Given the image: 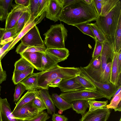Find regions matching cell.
<instances>
[{
  "mask_svg": "<svg viewBox=\"0 0 121 121\" xmlns=\"http://www.w3.org/2000/svg\"><path fill=\"white\" fill-rule=\"evenodd\" d=\"M52 98L55 106L60 110L64 111L72 108L70 103L66 101L56 93L52 94Z\"/></svg>",
  "mask_w": 121,
  "mask_h": 121,
  "instance_id": "obj_23",
  "label": "cell"
},
{
  "mask_svg": "<svg viewBox=\"0 0 121 121\" xmlns=\"http://www.w3.org/2000/svg\"><path fill=\"white\" fill-rule=\"evenodd\" d=\"M26 90L25 86L21 83H19L16 85L14 95V101L15 102L18 101L22 95Z\"/></svg>",
  "mask_w": 121,
  "mask_h": 121,
  "instance_id": "obj_40",
  "label": "cell"
},
{
  "mask_svg": "<svg viewBox=\"0 0 121 121\" xmlns=\"http://www.w3.org/2000/svg\"><path fill=\"white\" fill-rule=\"evenodd\" d=\"M5 30V28H3L2 29L0 30V47H2L3 46H1L0 45V44Z\"/></svg>",
  "mask_w": 121,
  "mask_h": 121,
  "instance_id": "obj_54",
  "label": "cell"
},
{
  "mask_svg": "<svg viewBox=\"0 0 121 121\" xmlns=\"http://www.w3.org/2000/svg\"><path fill=\"white\" fill-rule=\"evenodd\" d=\"M119 121H121V117L119 120Z\"/></svg>",
  "mask_w": 121,
  "mask_h": 121,
  "instance_id": "obj_60",
  "label": "cell"
},
{
  "mask_svg": "<svg viewBox=\"0 0 121 121\" xmlns=\"http://www.w3.org/2000/svg\"><path fill=\"white\" fill-rule=\"evenodd\" d=\"M59 111H58V113L59 114H61H61H62V113L63 112L62 110H59Z\"/></svg>",
  "mask_w": 121,
  "mask_h": 121,
  "instance_id": "obj_59",
  "label": "cell"
},
{
  "mask_svg": "<svg viewBox=\"0 0 121 121\" xmlns=\"http://www.w3.org/2000/svg\"><path fill=\"white\" fill-rule=\"evenodd\" d=\"M97 16L92 3L88 4L84 0H75L64 7L59 20L75 26L96 20Z\"/></svg>",
  "mask_w": 121,
  "mask_h": 121,
  "instance_id": "obj_1",
  "label": "cell"
},
{
  "mask_svg": "<svg viewBox=\"0 0 121 121\" xmlns=\"http://www.w3.org/2000/svg\"><path fill=\"white\" fill-rule=\"evenodd\" d=\"M118 53H115L111 61L110 82L117 87L119 76L117 65Z\"/></svg>",
  "mask_w": 121,
  "mask_h": 121,
  "instance_id": "obj_20",
  "label": "cell"
},
{
  "mask_svg": "<svg viewBox=\"0 0 121 121\" xmlns=\"http://www.w3.org/2000/svg\"><path fill=\"white\" fill-rule=\"evenodd\" d=\"M92 1L98 16H99L101 13L102 8V0H92Z\"/></svg>",
  "mask_w": 121,
  "mask_h": 121,
  "instance_id": "obj_46",
  "label": "cell"
},
{
  "mask_svg": "<svg viewBox=\"0 0 121 121\" xmlns=\"http://www.w3.org/2000/svg\"><path fill=\"white\" fill-rule=\"evenodd\" d=\"M3 28H1L0 27V30H1Z\"/></svg>",
  "mask_w": 121,
  "mask_h": 121,
  "instance_id": "obj_61",
  "label": "cell"
},
{
  "mask_svg": "<svg viewBox=\"0 0 121 121\" xmlns=\"http://www.w3.org/2000/svg\"><path fill=\"white\" fill-rule=\"evenodd\" d=\"M87 102L89 105V112L106 108L108 103L107 100L101 101H96L95 99L88 100Z\"/></svg>",
  "mask_w": 121,
  "mask_h": 121,
  "instance_id": "obj_35",
  "label": "cell"
},
{
  "mask_svg": "<svg viewBox=\"0 0 121 121\" xmlns=\"http://www.w3.org/2000/svg\"><path fill=\"white\" fill-rule=\"evenodd\" d=\"M62 79L61 78H58L53 80L48 84V87L53 88L58 87Z\"/></svg>",
  "mask_w": 121,
  "mask_h": 121,
  "instance_id": "obj_48",
  "label": "cell"
},
{
  "mask_svg": "<svg viewBox=\"0 0 121 121\" xmlns=\"http://www.w3.org/2000/svg\"><path fill=\"white\" fill-rule=\"evenodd\" d=\"M20 54L22 57L25 59L31 64L34 68L42 71L41 53L24 52Z\"/></svg>",
  "mask_w": 121,
  "mask_h": 121,
  "instance_id": "obj_16",
  "label": "cell"
},
{
  "mask_svg": "<svg viewBox=\"0 0 121 121\" xmlns=\"http://www.w3.org/2000/svg\"><path fill=\"white\" fill-rule=\"evenodd\" d=\"M15 1L16 4L28 7L30 4V0H15Z\"/></svg>",
  "mask_w": 121,
  "mask_h": 121,
  "instance_id": "obj_49",
  "label": "cell"
},
{
  "mask_svg": "<svg viewBox=\"0 0 121 121\" xmlns=\"http://www.w3.org/2000/svg\"><path fill=\"white\" fill-rule=\"evenodd\" d=\"M1 87V86H0V88Z\"/></svg>",
  "mask_w": 121,
  "mask_h": 121,
  "instance_id": "obj_62",
  "label": "cell"
},
{
  "mask_svg": "<svg viewBox=\"0 0 121 121\" xmlns=\"http://www.w3.org/2000/svg\"><path fill=\"white\" fill-rule=\"evenodd\" d=\"M34 68L30 67L22 71L14 70L12 77V80L15 85H16L27 76L33 73Z\"/></svg>",
  "mask_w": 121,
  "mask_h": 121,
  "instance_id": "obj_25",
  "label": "cell"
},
{
  "mask_svg": "<svg viewBox=\"0 0 121 121\" xmlns=\"http://www.w3.org/2000/svg\"><path fill=\"white\" fill-rule=\"evenodd\" d=\"M40 73H33L26 77L20 83L25 86L26 90L40 89L38 84V78Z\"/></svg>",
  "mask_w": 121,
  "mask_h": 121,
  "instance_id": "obj_19",
  "label": "cell"
},
{
  "mask_svg": "<svg viewBox=\"0 0 121 121\" xmlns=\"http://www.w3.org/2000/svg\"><path fill=\"white\" fill-rule=\"evenodd\" d=\"M37 91L42 99L47 110V113L52 115L55 113L56 108L52 98L50 96L48 90L40 89Z\"/></svg>",
  "mask_w": 121,
  "mask_h": 121,
  "instance_id": "obj_18",
  "label": "cell"
},
{
  "mask_svg": "<svg viewBox=\"0 0 121 121\" xmlns=\"http://www.w3.org/2000/svg\"><path fill=\"white\" fill-rule=\"evenodd\" d=\"M39 2V0H30L28 8L31 15L33 18L40 17L38 16Z\"/></svg>",
  "mask_w": 121,
  "mask_h": 121,
  "instance_id": "obj_38",
  "label": "cell"
},
{
  "mask_svg": "<svg viewBox=\"0 0 121 121\" xmlns=\"http://www.w3.org/2000/svg\"><path fill=\"white\" fill-rule=\"evenodd\" d=\"M29 11L28 7L16 4L13 5L6 19L5 29L14 27L23 13Z\"/></svg>",
  "mask_w": 121,
  "mask_h": 121,
  "instance_id": "obj_10",
  "label": "cell"
},
{
  "mask_svg": "<svg viewBox=\"0 0 121 121\" xmlns=\"http://www.w3.org/2000/svg\"><path fill=\"white\" fill-rule=\"evenodd\" d=\"M68 31L62 24L52 25L44 34L43 42L46 48H65V41Z\"/></svg>",
  "mask_w": 121,
  "mask_h": 121,
  "instance_id": "obj_4",
  "label": "cell"
},
{
  "mask_svg": "<svg viewBox=\"0 0 121 121\" xmlns=\"http://www.w3.org/2000/svg\"><path fill=\"white\" fill-rule=\"evenodd\" d=\"M111 61L107 63L104 71L100 77L99 82L107 83L110 82V76Z\"/></svg>",
  "mask_w": 121,
  "mask_h": 121,
  "instance_id": "obj_37",
  "label": "cell"
},
{
  "mask_svg": "<svg viewBox=\"0 0 121 121\" xmlns=\"http://www.w3.org/2000/svg\"><path fill=\"white\" fill-rule=\"evenodd\" d=\"M14 66V70L20 71L25 70L30 67H34L28 61L22 57L15 62Z\"/></svg>",
  "mask_w": 121,
  "mask_h": 121,
  "instance_id": "obj_34",
  "label": "cell"
},
{
  "mask_svg": "<svg viewBox=\"0 0 121 121\" xmlns=\"http://www.w3.org/2000/svg\"><path fill=\"white\" fill-rule=\"evenodd\" d=\"M20 40L23 44L27 46L45 47L40 36L38 29L35 25L30 29Z\"/></svg>",
  "mask_w": 121,
  "mask_h": 121,
  "instance_id": "obj_9",
  "label": "cell"
},
{
  "mask_svg": "<svg viewBox=\"0 0 121 121\" xmlns=\"http://www.w3.org/2000/svg\"><path fill=\"white\" fill-rule=\"evenodd\" d=\"M74 0H63L64 7L69 4Z\"/></svg>",
  "mask_w": 121,
  "mask_h": 121,
  "instance_id": "obj_53",
  "label": "cell"
},
{
  "mask_svg": "<svg viewBox=\"0 0 121 121\" xmlns=\"http://www.w3.org/2000/svg\"><path fill=\"white\" fill-rule=\"evenodd\" d=\"M58 87L63 92L86 89L77 82L76 77L62 80Z\"/></svg>",
  "mask_w": 121,
  "mask_h": 121,
  "instance_id": "obj_14",
  "label": "cell"
},
{
  "mask_svg": "<svg viewBox=\"0 0 121 121\" xmlns=\"http://www.w3.org/2000/svg\"><path fill=\"white\" fill-rule=\"evenodd\" d=\"M121 91L112 98L109 104L106 106L108 109H113L115 112L121 111Z\"/></svg>",
  "mask_w": 121,
  "mask_h": 121,
  "instance_id": "obj_33",
  "label": "cell"
},
{
  "mask_svg": "<svg viewBox=\"0 0 121 121\" xmlns=\"http://www.w3.org/2000/svg\"><path fill=\"white\" fill-rule=\"evenodd\" d=\"M0 108L2 117L4 121H21L14 117L6 98L2 99L0 97Z\"/></svg>",
  "mask_w": 121,
  "mask_h": 121,
  "instance_id": "obj_17",
  "label": "cell"
},
{
  "mask_svg": "<svg viewBox=\"0 0 121 121\" xmlns=\"http://www.w3.org/2000/svg\"><path fill=\"white\" fill-rule=\"evenodd\" d=\"M3 71L1 64V60H0V72H2Z\"/></svg>",
  "mask_w": 121,
  "mask_h": 121,
  "instance_id": "obj_58",
  "label": "cell"
},
{
  "mask_svg": "<svg viewBox=\"0 0 121 121\" xmlns=\"http://www.w3.org/2000/svg\"><path fill=\"white\" fill-rule=\"evenodd\" d=\"M63 7V0H49L46 17L55 22L58 21Z\"/></svg>",
  "mask_w": 121,
  "mask_h": 121,
  "instance_id": "obj_11",
  "label": "cell"
},
{
  "mask_svg": "<svg viewBox=\"0 0 121 121\" xmlns=\"http://www.w3.org/2000/svg\"><path fill=\"white\" fill-rule=\"evenodd\" d=\"M50 117L46 111H43L34 117L23 121H46Z\"/></svg>",
  "mask_w": 121,
  "mask_h": 121,
  "instance_id": "obj_43",
  "label": "cell"
},
{
  "mask_svg": "<svg viewBox=\"0 0 121 121\" xmlns=\"http://www.w3.org/2000/svg\"><path fill=\"white\" fill-rule=\"evenodd\" d=\"M41 59L42 71L47 70L57 64L46 53H41Z\"/></svg>",
  "mask_w": 121,
  "mask_h": 121,
  "instance_id": "obj_32",
  "label": "cell"
},
{
  "mask_svg": "<svg viewBox=\"0 0 121 121\" xmlns=\"http://www.w3.org/2000/svg\"><path fill=\"white\" fill-rule=\"evenodd\" d=\"M88 4L92 3V0H84Z\"/></svg>",
  "mask_w": 121,
  "mask_h": 121,
  "instance_id": "obj_56",
  "label": "cell"
},
{
  "mask_svg": "<svg viewBox=\"0 0 121 121\" xmlns=\"http://www.w3.org/2000/svg\"><path fill=\"white\" fill-rule=\"evenodd\" d=\"M70 103L73 110L76 113L81 114L82 117L86 113L87 109L89 108V105L87 100H77L74 101Z\"/></svg>",
  "mask_w": 121,
  "mask_h": 121,
  "instance_id": "obj_22",
  "label": "cell"
},
{
  "mask_svg": "<svg viewBox=\"0 0 121 121\" xmlns=\"http://www.w3.org/2000/svg\"><path fill=\"white\" fill-rule=\"evenodd\" d=\"M100 55L92 58L88 65L83 67L84 69L89 73L99 69L101 66Z\"/></svg>",
  "mask_w": 121,
  "mask_h": 121,
  "instance_id": "obj_28",
  "label": "cell"
},
{
  "mask_svg": "<svg viewBox=\"0 0 121 121\" xmlns=\"http://www.w3.org/2000/svg\"><path fill=\"white\" fill-rule=\"evenodd\" d=\"M121 16V3L119 1L106 16H98L96 23L105 35L107 39L113 42L115 33Z\"/></svg>",
  "mask_w": 121,
  "mask_h": 121,
  "instance_id": "obj_3",
  "label": "cell"
},
{
  "mask_svg": "<svg viewBox=\"0 0 121 121\" xmlns=\"http://www.w3.org/2000/svg\"><path fill=\"white\" fill-rule=\"evenodd\" d=\"M114 53L113 42L108 40L104 42L103 43L102 48L100 55L101 67L98 70L88 73V74L94 79L99 82L100 77L107 63L111 61Z\"/></svg>",
  "mask_w": 121,
  "mask_h": 121,
  "instance_id": "obj_5",
  "label": "cell"
},
{
  "mask_svg": "<svg viewBox=\"0 0 121 121\" xmlns=\"http://www.w3.org/2000/svg\"><path fill=\"white\" fill-rule=\"evenodd\" d=\"M79 75L87 79L96 87V91L104 95L105 98L110 100L114 95L118 88L109 82L103 83L97 81L92 78L84 69L83 67H79Z\"/></svg>",
  "mask_w": 121,
  "mask_h": 121,
  "instance_id": "obj_7",
  "label": "cell"
},
{
  "mask_svg": "<svg viewBox=\"0 0 121 121\" xmlns=\"http://www.w3.org/2000/svg\"><path fill=\"white\" fill-rule=\"evenodd\" d=\"M77 82L86 90L96 91L95 87L87 79L79 75L76 77Z\"/></svg>",
  "mask_w": 121,
  "mask_h": 121,
  "instance_id": "obj_36",
  "label": "cell"
},
{
  "mask_svg": "<svg viewBox=\"0 0 121 121\" xmlns=\"http://www.w3.org/2000/svg\"><path fill=\"white\" fill-rule=\"evenodd\" d=\"M52 121H68V119L64 115L54 113L52 115Z\"/></svg>",
  "mask_w": 121,
  "mask_h": 121,
  "instance_id": "obj_47",
  "label": "cell"
},
{
  "mask_svg": "<svg viewBox=\"0 0 121 121\" xmlns=\"http://www.w3.org/2000/svg\"><path fill=\"white\" fill-rule=\"evenodd\" d=\"M79 74V67H63L57 64L40 73L38 78L39 87L40 89L48 90V85L53 80L58 78L68 79L75 77Z\"/></svg>",
  "mask_w": 121,
  "mask_h": 121,
  "instance_id": "obj_2",
  "label": "cell"
},
{
  "mask_svg": "<svg viewBox=\"0 0 121 121\" xmlns=\"http://www.w3.org/2000/svg\"><path fill=\"white\" fill-rule=\"evenodd\" d=\"M1 88H0V91H1ZM0 121H3V119H2V117L1 114V112L0 108Z\"/></svg>",
  "mask_w": 121,
  "mask_h": 121,
  "instance_id": "obj_57",
  "label": "cell"
},
{
  "mask_svg": "<svg viewBox=\"0 0 121 121\" xmlns=\"http://www.w3.org/2000/svg\"><path fill=\"white\" fill-rule=\"evenodd\" d=\"M30 16L29 11L25 12L17 22L14 27L18 34L23 28Z\"/></svg>",
  "mask_w": 121,
  "mask_h": 121,
  "instance_id": "obj_31",
  "label": "cell"
},
{
  "mask_svg": "<svg viewBox=\"0 0 121 121\" xmlns=\"http://www.w3.org/2000/svg\"><path fill=\"white\" fill-rule=\"evenodd\" d=\"M46 12H45L39 17L33 18L31 16L25 25L23 29L18 35L12 41V42L8 48V52L13 48L15 45L35 25L40 23L46 16Z\"/></svg>",
  "mask_w": 121,
  "mask_h": 121,
  "instance_id": "obj_12",
  "label": "cell"
},
{
  "mask_svg": "<svg viewBox=\"0 0 121 121\" xmlns=\"http://www.w3.org/2000/svg\"><path fill=\"white\" fill-rule=\"evenodd\" d=\"M36 90H28L17 103L12 112L17 111L23 105L33 101L37 95Z\"/></svg>",
  "mask_w": 121,
  "mask_h": 121,
  "instance_id": "obj_21",
  "label": "cell"
},
{
  "mask_svg": "<svg viewBox=\"0 0 121 121\" xmlns=\"http://www.w3.org/2000/svg\"><path fill=\"white\" fill-rule=\"evenodd\" d=\"M45 47L31 46L24 45L21 43L17 47L16 50L17 54L24 52H39L45 53Z\"/></svg>",
  "mask_w": 121,
  "mask_h": 121,
  "instance_id": "obj_26",
  "label": "cell"
},
{
  "mask_svg": "<svg viewBox=\"0 0 121 121\" xmlns=\"http://www.w3.org/2000/svg\"><path fill=\"white\" fill-rule=\"evenodd\" d=\"M95 45L92 56V58L100 55L102 48L103 43L95 40Z\"/></svg>",
  "mask_w": 121,
  "mask_h": 121,
  "instance_id": "obj_45",
  "label": "cell"
},
{
  "mask_svg": "<svg viewBox=\"0 0 121 121\" xmlns=\"http://www.w3.org/2000/svg\"><path fill=\"white\" fill-rule=\"evenodd\" d=\"M59 95L69 103L77 100H95L105 98L104 95L99 91L86 89L63 92Z\"/></svg>",
  "mask_w": 121,
  "mask_h": 121,
  "instance_id": "obj_6",
  "label": "cell"
},
{
  "mask_svg": "<svg viewBox=\"0 0 121 121\" xmlns=\"http://www.w3.org/2000/svg\"><path fill=\"white\" fill-rule=\"evenodd\" d=\"M33 101L23 105L17 111L12 112L15 117L23 121L31 119L42 112L33 104Z\"/></svg>",
  "mask_w": 121,
  "mask_h": 121,
  "instance_id": "obj_8",
  "label": "cell"
},
{
  "mask_svg": "<svg viewBox=\"0 0 121 121\" xmlns=\"http://www.w3.org/2000/svg\"><path fill=\"white\" fill-rule=\"evenodd\" d=\"M113 45L114 53H118L121 50V16L114 36Z\"/></svg>",
  "mask_w": 121,
  "mask_h": 121,
  "instance_id": "obj_24",
  "label": "cell"
},
{
  "mask_svg": "<svg viewBox=\"0 0 121 121\" xmlns=\"http://www.w3.org/2000/svg\"><path fill=\"white\" fill-rule=\"evenodd\" d=\"M7 77L6 71L3 70L2 72H0V84L6 80Z\"/></svg>",
  "mask_w": 121,
  "mask_h": 121,
  "instance_id": "obj_51",
  "label": "cell"
},
{
  "mask_svg": "<svg viewBox=\"0 0 121 121\" xmlns=\"http://www.w3.org/2000/svg\"><path fill=\"white\" fill-rule=\"evenodd\" d=\"M37 95L34 99L33 104L37 107L39 109L42 111H43L45 109H47L46 106L42 99L36 90Z\"/></svg>",
  "mask_w": 121,
  "mask_h": 121,
  "instance_id": "obj_41",
  "label": "cell"
},
{
  "mask_svg": "<svg viewBox=\"0 0 121 121\" xmlns=\"http://www.w3.org/2000/svg\"><path fill=\"white\" fill-rule=\"evenodd\" d=\"M88 23L79 24L75 26L76 27L83 33L88 35L95 40V37Z\"/></svg>",
  "mask_w": 121,
  "mask_h": 121,
  "instance_id": "obj_39",
  "label": "cell"
},
{
  "mask_svg": "<svg viewBox=\"0 0 121 121\" xmlns=\"http://www.w3.org/2000/svg\"><path fill=\"white\" fill-rule=\"evenodd\" d=\"M49 0H39L38 16H40L46 12Z\"/></svg>",
  "mask_w": 121,
  "mask_h": 121,
  "instance_id": "obj_44",
  "label": "cell"
},
{
  "mask_svg": "<svg viewBox=\"0 0 121 121\" xmlns=\"http://www.w3.org/2000/svg\"><path fill=\"white\" fill-rule=\"evenodd\" d=\"M117 61L119 73L120 74L121 73V50L118 53Z\"/></svg>",
  "mask_w": 121,
  "mask_h": 121,
  "instance_id": "obj_50",
  "label": "cell"
},
{
  "mask_svg": "<svg viewBox=\"0 0 121 121\" xmlns=\"http://www.w3.org/2000/svg\"><path fill=\"white\" fill-rule=\"evenodd\" d=\"M18 35L14 27L10 29H5L0 45L3 46L8 43L12 41Z\"/></svg>",
  "mask_w": 121,
  "mask_h": 121,
  "instance_id": "obj_27",
  "label": "cell"
},
{
  "mask_svg": "<svg viewBox=\"0 0 121 121\" xmlns=\"http://www.w3.org/2000/svg\"><path fill=\"white\" fill-rule=\"evenodd\" d=\"M4 9L2 6H0V20H4Z\"/></svg>",
  "mask_w": 121,
  "mask_h": 121,
  "instance_id": "obj_52",
  "label": "cell"
},
{
  "mask_svg": "<svg viewBox=\"0 0 121 121\" xmlns=\"http://www.w3.org/2000/svg\"><path fill=\"white\" fill-rule=\"evenodd\" d=\"M45 53L57 64L66 60L69 55V51L64 48H46Z\"/></svg>",
  "mask_w": 121,
  "mask_h": 121,
  "instance_id": "obj_15",
  "label": "cell"
},
{
  "mask_svg": "<svg viewBox=\"0 0 121 121\" xmlns=\"http://www.w3.org/2000/svg\"><path fill=\"white\" fill-rule=\"evenodd\" d=\"M121 91V86L118 87L117 90L116 92L113 96L112 97V98H113L114 97L117 95Z\"/></svg>",
  "mask_w": 121,
  "mask_h": 121,
  "instance_id": "obj_55",
  "label": "cell"
},
{
  "mask_svg": "<svg viewBox=\"0 0 121 121\" xmlns=\"http://www.w3.org/2000/svg\"><path fill=\"white\" fill-rule=\"evenodd\" d=\"M111 112L106 108L91 111H88L79 121H107Z\"/></svg>",
  "mask_w": 121,
  "mask_h": 121,
  "instance_id": "obj_13",
  "label": "cell"
},
{
  "mask_svg": "<svg viewBox=\"0 0 121 121\" xmlns=\"http://www.w3.org/2000/svg\"><path fill=\"white\" fill-rule=\"evenodd\" d=\"M13 0H0V6L3 7L4 10V19H6L9 11L11 7Z\"/></svg>",
  "mask_w": 121,
  "mask_h": 121,
  "instance_id": "obj_42",
  "label": "cell"
},
{
  "mask_svg": "<svg viewBox=\"0 0 121 121\" xmlns=\"http://www.w3.org/2000/svg\"><path fill=\"white\" fill-rule=\"evenodd\" d=\"M102 8L99 16H105L117 4L119 0H102Z\"/></svg>",
  "mask_w": 121,
  "mask_h": 121,
  "instance_id": "obj_30",
  "label": "cell"
},
{
  "mask_svg": "<svg viewBox=\"0 0 121 121\" xmlns=\"http://www.w3.org/2000/svg\"><path fill=\"white\" fill-rule=\"evenodd\" d=\"M88 25L93 33L96 39L95 40L102 43L108 40L104 33L96 23H88Z\"/></svg>",
  "mask_w": 121,
  "mask_h": 121,
  "instance_id": "obj_29",
  "label": "cell"
}]
</instances>
